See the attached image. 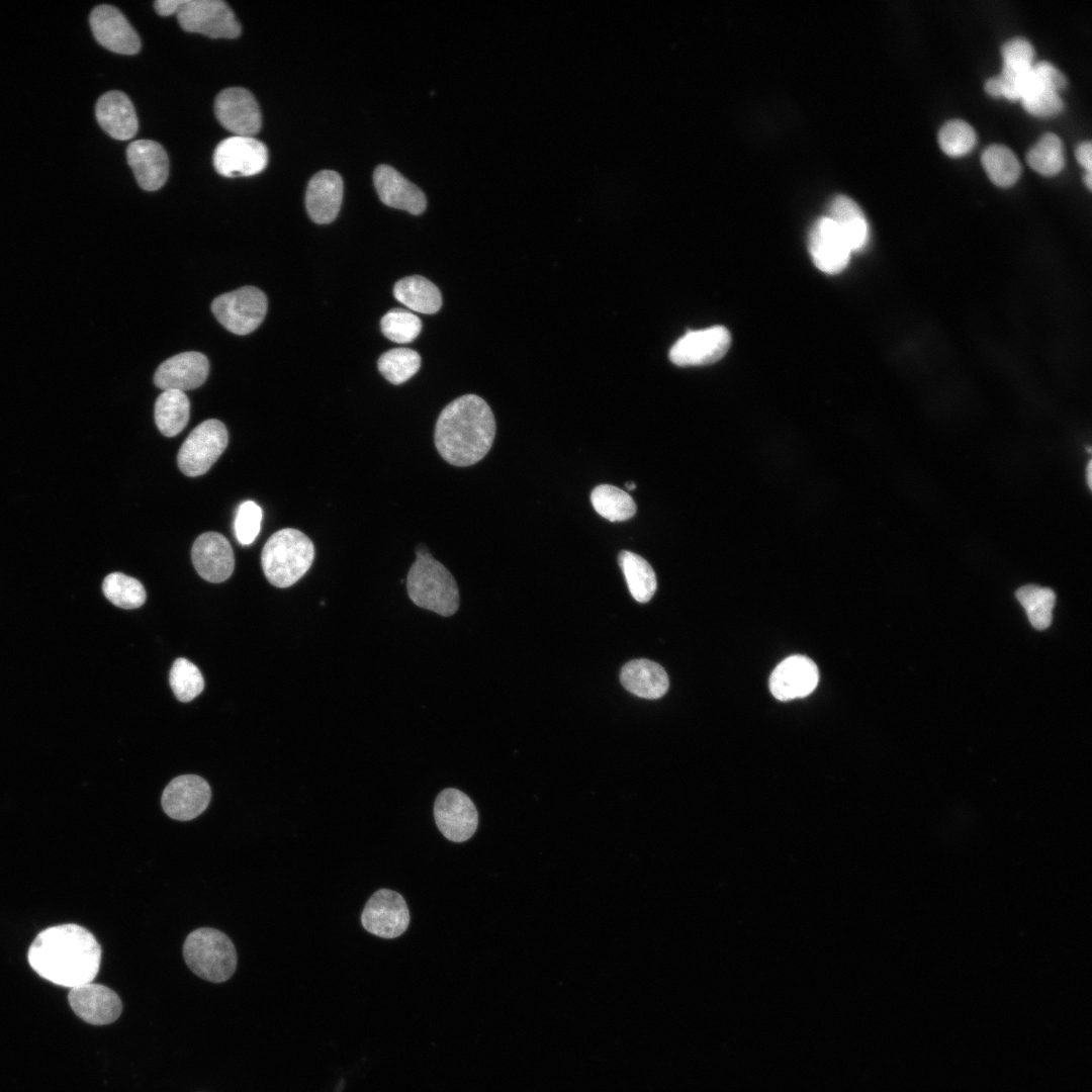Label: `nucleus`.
<instances>
[{"instance_id":"1","label":"nucleus","mask_w":1092,"mask_h":1092,"mask_svg":"<svg viewBox=\"0 0 1092 1092\" xmlns=\"http://www.w3.org/2000/svg\"><path fill=\"white\" fill-rule=\"evenodd\" d=\"M27 960L41 978L71 989L95 979L101 962V947L83 926L61 924L36 935L28 948Z\"/></svg>"},{"instance_id":"2","label":"nucleus","mask_w":1092,"mask_h":1092,"mask_svg":"<svg viewBox=\"0 0 1092 1092\" xmlns=\"http://www.w3.org/2000/svg\"><path fill=\"white\" fill-rule=\"evenodd\" d=\"M495 436L493 413L486 401L465 394L447 404L435 427V446L442 458L454 466H470L490 450Z\"/></svg>"},{"instance_id":"3","label":"nucleus","mask_w":1092,"mask_h":1092,"mask_svg":"<svg viewBox=\"0 0 1092 1092\" xmlns=\"http://www.w3.org/2000/svg\"><path fill=\"white\" fill-rule=\"evenodd\" d=\"M416 550V561L412 564L407 577L406 589L415 605L433 611L441 616H451L459 607V590L451 572L437 561L426 548Z\"/></svg>"},{"instance_id":"4","label":"nucleus","mask_w":1092,"mask_h":1092,"mask_svg":"<svg viewBox=\"0 0 1092 1092\" xmlns=\"http://www.w3.org/2000/svg\"><path fill=\"white\" fill-rule=\"evenodd\" d=\"M314 554V545L305 534L293 528L281 529L263 547L262 568L271 584L288 587L308 571Z\"/></svg>"},{"instance_id":"5","label":"nucleus","mask_w":1092,"mask_h":1092,"mask_svg":"<svg viewBox=\"0 0 1092 1092\" xmlns=\"http://www.w3.org/2000/svg\"><path fill=\"white\" fill-rule=\"evenodd\" d=\"M184 960L189 969L201 979L224 982L237 967V953L232 940L214 928L192 931L183 945Z\"/></svg>"},{"instance_id":"6","label":"nucleus","mask_w":1092,"mask_h":1092,"mask_svg":"<svg viewBox=\"0 0 1092 1092\" xmlns=\"http://www.w3.org/2000/svg\"><path fill=\"white\" fill-rule=\"evenodd\" d=\"M267 305V297L262 290L244 286L217 296L211 303V310L228 331L244 336L261 325Z\"/></svg>"},{"instance_id":"7","label":"nucleus","mask_w":1092,"mask_h":1092,"mask_svg":"<svg viewBox=\"0 0 1092 1092\" xmlns=\"http://www.w3.org/2000/svg\"><path fill=\"white\" fill-rule=\"evenodd\" d=\"M229 434L218 420L210 419L195 427L182 444L177 463L187 476L206 473L228 446Z\"/></svg>"},{"instance_id":"8","label":"nucleus","mask_w":1092,"mask_h":1092,"mask_svg":"<svg viewBox=\"0 0 1092 1092\" xmlns=\"http://www.w3.org/2000/svg\"><path fill=\"white\" fill-rule=\"evenodd\" d=\"M180 26L212 38H236L241 25L230 6L221 0H186L177 12Z\"/></svg>"},{"instance_id":"9","label":"nucleus","mask_w":1092,"mask_h":1092,"mask_svg":"<svg viewBox=\"0 0 1092 1092\" xmlns=\"http://www.w3.org/2000/svg\"><path fill=\"white\" fill-rule=\"evenodd\" d=\"M212 161L221 176L248 177L266 168L268 151L262 142L252 136L233 135L216 146Z\"/></svg>"},{"instance_id":"10","label":"nucleus","mask_w":1092,"mask_h":1092,"mask_svg":"<svg viewBox=\"0 0 1092 1092\" xmlns=\"http://www.w3.org/2000/svg\"><path fill=\"white\" fill-rule=\"evenodd\" d=\"M411 920L404 898L388 889L377 890L366 902L361 923L366 931L381 938H396L404 933Z\"/></svg>"},{"instance_id":"11","label":"nucleus","mask_w":1092,"mask_h":1092,"mask_svg":"<svg viewBox=\"0 0 1092 1092\" xmlns=\"http://www.w3.org/2000/svg\"><path fill=\"white\" fill-rule=\"evenodd\" d=\"M434 819L440 832L453 842L468 840L478 826L474 803L465 793L454 788L445 789L437 796Z\"/></svg>"},{"instance_id":"12","label":"nucleus","mask_w":1092,"mask_h":1092,"mask_svg":"<svg viewBox=\"0 0 1092 1092\" xmlns=\"http://www.w3.org/2000/svg\"><path fill=\"white\" fill-rule=\"evenodd\" d=\"M730 344V332L715 326L686 333L672 345L668 356L677 366L707 365L720 360Z\"/></svg>"},{"instance_id":"13","label":"nucleus","mask_w":1092,"mask_h":1092,"mask_svg":"<svg viewBox=\"0 0 1092 1092\" xmlns=\"http://www.w3.org/2000/svg\"><path fill=\"white\" fill-rule=\"evenodd\" d=\"M218 122L235 135L252 136L262 123L259 104L245 88L232 87L220 91L214 101Z\"/></svg>"},{"instance_id":"14","label":"nucleus","mask_w":1092,"mask_h":1092,"mask_svg":"<svg viewBox=\"0 0 1092 1092\" xmlns=\"http://www.w3.org/2000/svg\"><path fill=\"white\" fill-rule=\"evenodd\" d=\"M210 797V787L204 779L195 775H183L167 785L161 804L172 819L188 821L207 808Z\"/></svg>"},{"instance_id":"15","label":"nucleus","mask_w":1092,"mask_h":1092,"mask_svg":"<svg viewBox=\"0 0 1092 1092\" xmlns=\"http://www.w3.org/2000/svg\"><path fill=\"white\" fill-rule=\"evenodd\" d=\"M91 30L105 49L122 55L140 52L141 40L125 16L114 6L98 5L90 14Z\"/></svg>"},{"instance_id":"16","label":"nucleus","mask_w":1092,"mask_h":1092,"mask_svg":"<svg viewBox=\"0 0 1092 1092\" xmlns=\"http://www.w3.org/2000/svg\"><path fill=\"white\" fill-rule=\"evenodd\" d=\"M809 251L815 266L827 274L841 272L852 253L835 222L827 215L813 224L809 235Z\"/></svg>"},{"instance_id":"17","label":"nucleus","mask_w":1092,"mask_h":1092,"mask_svg":"<svg viewBox=\"0 0 1092 1092\" xmlns=\"http://www.w3.org/2000/svg\"><path fill=\"white\" fill-rule=\"evenodd\" d=\"M819 681V671L812 659L792 655L780 662L769 677V690L779 701H790L810 695Z\"/></svg>"},{"instance_id":"18","label":"nucleus","mask_w":1092,"mask_h":1092,"mask_svg":"<svg viewBox=\"0 0 1092 1092\" xmlns=\"http://www.w3.org/2000/svg\"><path fill=\"white\" fill-rule=\"evenodd\" d=\"M68 1001L78 1017L93 1025L115 1021L122 1009L121 1001L114 991L92 982L71 988Z\"/></svg>"},{"instance_id":"19","label":"nucleus","mask_w":1092,"mask_h":1092,"mask_svg":"<svg viewBox=\"0 0 1092 1092\" xmlns=\"http://www.w3.org/2000/svg\"><path fill=\"white\" fill-rule=\"evenodd\" d=\"M191 558L198 574L209 582H222L234 571L233 548L226 538L216 532L203 533L195 540Z\"/></svg>"},{"instance_id":"20","label":"nucleus","mask_w":1092,"mask_h":1092,"mask_svg":"<svg viewBox=\"0 0 1092 1092\" xmlns=\"http://www.w3.org/2000/svg\"><path fill=\"white\" fill-rule=\"evenodd\" d=\"M209 363L199 352H183L164 361L154 375L155 384L163 390L185 392L201 386L207 378Z\"/></svg>"},{"instance_id":"21","label":"nucleus","mask_w":1092,"mask_h":1092,"mask_svg":"<svg viewBox=\"0 0 1092 1092\" xmlns=\"http://www.w3.org/2000/svg\"><path fill=\"white\" fill-rule=\"evenodd\" d=\"M373 180L377 194L385 205L415 215L425 211L427 198L424 192L391 166H377Z\"/></svg>"},{"instance_id":"22","label":"nucleus","mask_w":1092,"mask_h":1092,"mask_svg":"<svg viewBox=\"0 0 1092 1092\" xmlns=\"http://www.w3.org/2000/svg\"><path fill=\"white\" fill-rule=\"evenodd\" d=\"M127 163L139 185L147 191L160 189L169 174V159L164 148L151 140L134 141L126 150Z\"/></svg>"},{"instance_id":"23","label":"nucleus","mask_w":1092,"mask_h":1092,"mask_svg":"<svg viewBox=\"0 0 1092 1092\" xmlns=\"http://www.w3.org/2000/svg\"><path fill=\"white\" fill-rule=\"evenodd\" d=\"M343 180L333 170H322L309 180L305 206L309 217L316 223H330L338 216L343 199Z\"/></svg>"},{"instance_id":"24","label":"nucleus","mask_w":1092,"mask_h":1092,"mask_svg":"<svg viewBox=\"0 0 1092 1092\" xmlns=\"http://www.w3.org/2000/svg\"><path fill=\"white\" fill-rule=\"evenodd\" d=\"M95 115L101 128L115 140H129L138 131L134 107L123 92L113 90L100 96Z\"/></svg>"},{"instance_id":"25","label":"nucleus","mask_w":1092,"mask_h":1092,"mask_svg":"<svg viewBox=\"0 0 1092 1092\" xmlns=\"http://www.w3.org/2000/svg\"><path fill=\"white\" fill-rule=\"evenodd\" d=\"M620 679L628 692L649 700L664 696L669 686L668 676L663 667L644 658L626 663L622 668Z\"/></svg>"},{"instance_id":"26","label":"nucleus","mask_w":1092,"mask_h":1092,"mask_svg":"<svg viewBox=\"0 0 1092 1092\" xmlns=\"http://www.w3.org/2000/svg\"><path fill=\"white\" fill-rule=\"evenodd\" d=\"M837 225L851 252L862 250L869 241V224L858 204L845 195L834 197L828 215Z\"/></svg>"},{"instance_id":"27","label":"nucleus","mask_w":1092,"mask_h":1092,"mask_svg":"<svg viewBox=\"0 0 1092 1092\" xmlns=\"http://www.w3.org/2000/svg\"><path fill=\"white\" fill-rule=\"evenodd\" d=\"M394 297L410 309L424 314L439 311L442 295L439 288L423 276H407L398 280L393 288Z\"/></svg>"},{"instance_id":"28","label":"nucleus","mask_w":1092,"mask_h":1092,"mask_svg":"<svg viewBox=\"0 0 1092 1092\" xmlns=\"http://www.w3.org/2000/svg\"><path fill=\"white\" fill-rule=\"evenodd\" d=\"M189 415L190 402L183 391L163 390L156 399V425L166 437L178 435L186 427Z\"/></svg>"},{"instance_id":"29","label":"nucleus","mask_w":1092,"mask_h":1092,"mask_svg":"<svg viewBox=\"0 0 1092 1092\" xmlns=\"http://www.w3.org/2000/svg\"><path fill=\"white\" fill-rule=\"evenodd\" d=\"M618 561L632 597L639 603L649 602L657 587L651 565L643 557L626 550L620 552Z\"/></svg>"},{"instance_id":"30","label":"nucleus","mask_w":1092,"mask_h":1092,"mask_svg":"<svg viewBox=\"0 0 1092 1092\" xmlns=\"http://www.w3.org/2000/svg\"><path fill=\"white\" fill-rule=\"evenodd\" d=\"M590 502L596 512L611 522L626 521L636 513V504L632 496L611 484H601L590 493Z\"/></svg>"},{"instance_id":"31","label":"nucleus","mask_w":1092,"mask_h":1092,"mask_svg":"<svg viewBox=\"0 0 1092 1092\" xmlns=\"http://www.w3.org/2000/svg\"><path fill=\"white\" fill-rule=\"evenodd\" d=\"M981 163L989 179L999 187L1012 186L1020 176V163L1005 146H989L981 156Z\"/></svg>"},{"instance_id":"32","label":"nucleus","mask_w":1092,"mask_h":1092,"mask_svg":"<svg viewBox=\"0 0 1092 1092\" xmlns=\"http://www.w3.org/2000/svg\"><path fill=\"white\" fill-rule=\"evenodd\" d=\"M1015 596L1024 608L1032 627L1037 630H1044L1051 625L1053 609L1056 603L1054 590L1027 584L1019 587Z\"/></svg>"},{"instance_id":"33","label":"nucleus","mask_w":1092,"mask_h":1092,"mask_svg":"<svg viewBox=\"0 0 1092 1092\" xmlns=\"http://www.w3.org/2000/svg\"><path fill=\"white\" fill-rule=\"evenodd\" d=\"M1026 161L1032 170L1043 176L1060 173L1065 165L1064 149L1060 138L1053 132L1044 133L1028 151Z\"/></svg>"},{"instance_id":"34","label":"nucleus","mask_w":1092,"mask_h":1092,"mask_svg":"<svg viewBox=\"0 0 1092 1092\" xmlns=\"http://www.w3.org/2000/svg\"><path fill=\"white\" fill-rule=\"evenodd\" d=\"M102 590L109 602L122 609H136L147 598L144 585L121 572L108 574L103 580Z\"/></svg>"},{"instance_id":"35","label":"nucleus","mask_w":1092,"mask_h":1092,"mask_svg":"<svg viewBox=\"0 0 1092 1092\" xmlns=\"http://www.w3.org/2000/svg\"><path fill=\"white\" fill-rule=\"evenodd\" d=\"M421 367V356L410 348H394L378 359V369L392 384H401L413 377Z\"/></svg>"},{"instance_id":"36","label":"nucleus","mask_w":1092,"mask_h":1092,"mask_svg":"<svg viewBox=\"0 0 1092 1092\" xmlns=\"http://www.w3.org/2000/svg\"><path fill=\"white\" fill-rule=\"evenodd\" d=\"M169 678L172 691L180 702H190L204 688L203 676L198 667L183 657L174 661Z\"/></svg>"},{"instance_id":"37","label":"nucleus","mask_w":1092,"mask_h":1092,"mask_svg":"<svg viewBox=\"0 0 1092 1092\" xmlns=\"http://www.w3.org/2000/svg\"><path fill=\"white\" fill-rule=\"evenodd\" d=\"M382 334L390 341L405 344L413 342L422 331L421 318L413 312L394 308L385 313L380 322Z\"/></svg>"},{"instance_id":"38","label":"nucleus","mask_w":1092,"mask_h":1092,"mask_svg":"<svg viewBox=\"0 0 1092 1092\" xmlns=\"http://www.w3.org/2000/svg\"><path fill=\"white\" fill-rule=\"evenodd\" d=\"M938 144L944 154L961 157L968 154L976 144L973 127L961 119L945 122L938 132Z\"/></svg>"},{"instance_id":"39","label":"nucleus","mask_w":1092,"mask_h":1092,"mask_svg":"<svg viewBox=\"0 0 1092 1092\" xmlns=\"http://www.w3.org/2000/svg\"><path fill=\"white\" fill-rule=\"evenodd\" d=\"M262 510L253 500H246L238 508L234 529L237 540L242 545H250L258 536L261 528Z\"/></svg>"},{"instance_id":"40","label":"nucleus","mask_w":1092,"mask_h":1092,"mask_svg":"<svg viewBox=\"0 0 1092 1092\" xmlns=\"http://www.w3.org/2000/svg\"><path fill=\"white\" fill-rule=\"evenodd\" d=\"M186 0H158L154 3L156 12L161 16L177 14Z\"/></svg>"},{"instance_id":"41","label":"nucleus","mask_w":1092,"mask_h":1092,"mask_svg":"<svg viewBox=\"0 0 1092 1092\" xmlns=\"http://www.w3.org/2000/svg\"><path fill=\"white\" fill-rule=\"evenodd\" d=\"M1091 150L1092 145L1089 141L1081 143L1076 149V158L1087 173L1092 172Z\"/></svg>"},{"instance_id":"42","label":"nucleus","mask_w":1092,"mask_h":1092,"mask_svg":"<svg viewBox=\"0 0 1092 1092\" xmlns=\"http://www.w3.org/2000/svg\"><path fill=\"white\" fill-rule=\"evenodd\" d=\"M985 90L992 97H1003V84L1000 77L989 78L985 83Z\"/></svg>"},{"instance_id":"43","label":"nucleus","mask_w":1092,"mask_h":1092,"mask_svg":"<svg viewBox=\"0 0 1092 1092\" xmlns=\"http://www.w3.org/2000/svg\"><path fill=\"white\" fill-rule=\"evenodd\" d=\"M1091 472H1092V461L1090 460L1088 462V465H1087V481H1088V486H1089L1090 489L1092 488V482H1091L1092 474H1091Z\"/></svg>"},{"instance_id":"44","label":"nucleus","mask_w":1092,"mask_h":1092,"mask_svg":"<svg viewBox=\"0 0 1092 1092\" xmlns=\"http://www.w3.org/2000/svg\"><path fill=\"white\" fill-rule=\"evenodd\" d=\"M1084 180H1085V182H1086V185H1087L1088 189H1090V190H1091V186H1092V173H1086V175H1085V179H1084Z\"/></svg>"},{"instance_id":"45","label":"nucleus","mask_w":1092,"mask_h":1092,"mask_svg":"<svg viewBox=\"0 0 1092 1092\" xmlns=\"http://www.w3.org/2000/svg\"><path fill=\"white\" fill-rule=\"evenodd\" d=\"M626 487H627V488H628L629 490H633V489H635L636 485H635V483H634V482H632V481H629V482H627V483H626Z\"/></svg>"}]
</instances>
